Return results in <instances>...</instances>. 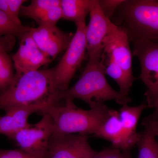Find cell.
Returning <instances> with one entry per match:
<instances>
[{
  "label": "cell",
  "mask_w": 158,
  "mask_h": 158,
  "mask_svg": "<svg viewBox=\"0 0 158 158\" xmlns=\"http://www.w3.org/2000/svg\"><path fill=\"white\" fill-rule=\"evenodd\" d=\"M31 37L47 57L55 59L69 46L74 34L62 31L56 25L40 26L31 28Z\"/></svg>",
  "instance_id": "12"
},
{
  "label": "cell",
  "mask_w": 158,
  "mask_h": 158,
  "mask_svg": "<svg viewBox=\"0 0 158 158\" xmlns=\"http://www.w3.org/2000/svg\"><path fill=\"white\" fill-rule=\"evenodd\" d=\"M138 133L137 144L138 148V158H158V146L156 138L149 127Z\"/></svg>",
  "instance_id": "18"
},
{
  "label": "cell",
  "mask_w": 158,
  "mask_h": 158,
  "mask_svg": "<svg viewBox=\"0 0 158 158\" xmlns=\"http://www.w3.org/2000/svg\"><path fill=\"white\" fill-rule=\"evenodd\" d=\"M93 0H61L62 19L75 23L85 22Z\"/></svg>",
  "instance_id": "16"
},
{
  "label": "cell",
  "mask_w": 158,
  "mask_h": 158,
  "mask_svg": "<svg viewBox=\"0 0 158 158\" xmlns=\"http://www.w3.org/2000/svg\"><path fill=\"white\" fill-rule=\"evenodd\" d=\"M133 54L141 66L140 78L148 90L158 89V42L133 39Z\"/></svg>",
  "instance_id": "9"
},
{
  "label": "cell",
  "mask_w": 158,
  "mask_h": 158,
  "mask_svg": "<svg viewBox=\"0 0 158 158\" xmlns=\"http://www.w3.org/2000/svg\"><path fill=\"white\" fill-rule=\"evenodd\" d=\"M90 21L86 31V47L88 61H101L104 52V41L112 30L114 23L105 16L98 0H93Z\"/></svg>",
  "instance_id": "7"
},
{
  "label": "cell",
  "mask_w": 158,
  "mask_h": 158,
  "mask_svg": "<svg viewBox=\"0 0 158 158\" xmlns=\"http://www.w3.org/2000/svg\"><path fill=\"white\" fill-rule=\"evenodd\" d=\"M117 9L118 24H124L130 40L158 42V0H125Z\"/></svg>",
  "instance_id": "4"
},
{
  "label": "cell",
  "mask_w": 158,
  "mask_h": 158,
  "mask_svg": "<svg viewBox=\"0 0 158 158\" xmlns=\"http://www.w3.org/2000/svg\"><path fill=\"white\" fill-rule=\"evenodd\" d=\"M130 41L126 29L114 23L110 34L104 41L103 54L116 62L129 76L135 77L133 74Z\"/></svg>",
  "instance_id": "11"
},
{
  "label": "cell",
  "mask_w": 158,
  "mask_h": 158,
  "mask_svg": "<svg viewBox=\"0 0 158 158\" xmlns=\"http://www.w3.org/2000/svg\"><path fill=\"white\" fill-rule=\"evenodd\" d=\"M0 158H47L40 157L31 154L23 150L0 149Z\"/></svg>",
  "instance_id": "24"
},
{
  "label": "cell",
  "mask_w": 158,
  "mask_h": 158,
  "mask_svg": "<svg viewBox=\"0 0 158 158\" xmlns=\"http://www.w3.org/2000/svg\"><path fill=\"white\" fill-rule=\"evenodd\" d=\"M144 95L148 108L154 109V113L158 115V89L152 91L147 90Z\"/></svg>",
  "instance_id": "26"
},
{
  "label": "cell",
  "mask_w": 158,
  "mask_h": 158,
  "mask_svg": "<svg viewBox=\"0 0 158 158\" xmlns=\"http://www.w3.org/2000/svg\"><path fill=\"white\" fill-rule=\"evenodd\" d=\"M50 106L37 105L9 109L4 116H0V134L10 138L18 131L31 125L28 122L30 115L37 112L43 114Z\"/></svg>",
  "instance_id": "13"
},
{
  "label": "cell",
  "mask_w": 158,
  "mask_h": 158,
  "mask_svg": "<svg viewBox=\"0 0 158 158\" xmlns=\"http://www.w3.org/2000/svg\"><path fill=\"white\" fill-rule=\"evenodd\" d=\"M13 62L7 52L0 48V94L9 88L14 79Z\"/></svg>",
  "instance_id": "20"
},
{
  "label": "cell",
  "mask_w": 158,
  "mask_h": 158,
  "mask_svg": "<svg viewBox=\"0 0 158 158\" xmlns=\"http://www.w3.org/2000/svg\"><path fill=\"white\" fill-rule=\"evenodd\" d=\"M77 30L69 46L56 68V82L58 88L65 92L85 59L86 47L85 22L76 24Z\"/></svg>",
  "instance_id": "5"
},
{
  "label": "cell",
  "mask_w": 158,
  "mask_h": 158,
  "mask_svg": "<svg viewBox=\"0 0 158 158\" xmlns=\"http://www.w3.org/2000/svg\"><path fill=\"white\" fill-rule=\"evenodd\" d=\"M42 118L35 124L20 130L10 138L20 149L33 155L47 158L49 143L54 132V124L49 115L43 114Z\"/></svg>",
  "instance_id": "6"
},
{
  "label": "cell",
  "mask_w": 158,
  "mask_h": 158,
  "mask_svg": "<svg viewBox=\"0 0 158 158\" xmlns=\"http://www.w3.org/2000/svg\"><path fill=\"white\" fill-rule=\"evenodd\" d=\"M92 158H104V153L103 150L101 152H98L96 155L94 156Z\"/></svg>",
  "instance_id": "29"
},
{
  "label": "cell",
  "mask_w": 158,
  "mask_h": 158,
  "mask_svg": "<svg viewBox=\"0 0 158 158\" xmlns=\"http://www.w3.org/2000/svg\"><path fill=\"white\" fill-rule=\"evenodd\" d=\"M25 0H7L9 7V17L19 25H22L19 18L20 11Z\"/></svg>",
  "instance_id": "23"
},
{
  "label": "cell",
  "mask_w": 158,
  "mask_h": 158,
  "mask_svg": "<svg viewBox=\"0 0 158 158\" xmlns=\"http://www.w3.org/2000/svg\"><path fill=\"white\" fill-rule=\"evenodd\" d=\"M62 100L52 105L42 114L50 116L56 134L94 135L110 113V109L105 104L85 110L77 107L73 100L64 99L63 102Z\"/></svg>",
  "instance_id": "2"
},
{
  "label": "cell",
  "mask_w": 158,
  "mask_h": 158,
  "mask_svg": "<svg viewBox=\"0 0 158 158\" xmlns=\"http://www.w3.org/2000/svg\"><path fill=\"white\" fill-rule=\"evenodd\" d=\"M61 0H33L27 6H23L20 14L36 20L54 7L60 6Z\"/></svg>",
  "instance_id": "19"
},
{
  "label": "cell",
  "mask_w": 158,
  "mask_h": 158,
  "mask_svg": "<svg viewBox=\"0 0 158 158\" xmlns=\"http://www.w3.org/2000/svg\"><path fill=\"white\" fill-rule=\"evenodd\" d=\"M86 135L53 133L49 143L47 158H92L98 152L93 149Z\"/></svg>",
  "instance_id": "8"
},
{
  "label": "cell",
  "mask_w": 158,
  "mask_h": 158,
  "mask_svg": "<svg viewBox=\"0 0 158 158\" xmlns=\"http://www.w3.org/2000/svg\"><path fill=\"white\" fill-rule=\"evenodd\" d=\"M107 58H108L107 65H104L105 73L110 76L118 84L119 88V92L121 94L125 96H129V92L136 78L129 76L113 60L108 57Z\"/></svg>",
  "instance_id": "17"
},
{
  "label": "cell",
  "mask_w": 158,
  "mask_h": 158,
  "mask_svg": "<svg viewBox=\"0 0 158 158\" xmlns=\"http://www.w3.org/2000/svg\"><path fill=\"white\" fill-rule=\"evenodd\" d=\"M148 108L146 102L136 106H131L125 104L122 106L118 112L129 149L137 144L138 133H137L136 129L138 121L142 112Z\"/></svg>",
  "instance_id": "15"
},
{
  "label": "cell",
  "mask_w": 158,
  "mask_h": 158,
  "mask_svg": "<svg viewBox=\"0 0 158 158\" xmlns=\"http://www.w3.org/2000/svg\"><path fill=\"white\" fill-rule=\"evenodd\" d=\"M93 136L110 141L112 143V146L123 151L129 150L119 113L116 110L110 109L108 118Z\"/></svg>",
  "instance_id": "14"
},
{
  "label": "cell",
  "mask_w": 158,
  "mask_h": 158,
  "mask_svg": "<svg viewBox=\"0 0 158 158\" xmlns=\"http://www.w3.org/2000/svg\"><path fill=\"white\" fill-rule=\"evenodd\" d=\"M30 30L19 38V48L12 56L16 76L38 70L53 60L47 57L37 47L31 37Z\"/></svg>",
  "instance_id": "10"
},
{
  "label": "cell",
  "mask_w": 158,
  "mask_h": 158,
  "mask_svg": "<svg viewBox=\"0 0 158 158\" xmlns=\"http://www.w3.org/2000/svg\"><path fill=\"white\" fill-rule=\"evenodd\" d=\"M105 74L102 58L101 61H88L78 81L63 93V98L81 100L90 109L98 107L108 101H115L122 106L131 102L130 96H125L110 86Z\"/></svg>",
  "instance_id": "3"
},
{
  "label": "cell",
  "mask_w": 158,
  "mask_h": 158,
  "mask_svg": "<svg viewBox=\"0 0 158 158\" xmlns=\"http://www.w3.org/2000/svg\"><path fill=\"white\" fill-rule=\"evenodd\" d=\"M142 125L144 127H149L155 135L158 146V115L154 112L144 118Z\"/></svg>",
  "instance_id": "25"
},
{
  "label": "cell",
  "mask_w": 158,
  "mask_h": 158,
  "mask_svg": "<svg viewBox=\"0 0 158 158\" xmlns=\"http://www.w3.org/2000/svg\"><path fill=\"white\" fill-rule=\"evenodd\" d=\"M15 43V37L12 36H3L0 35V48L10 52L13 48Z\"/></svg>",
  "instance_id": "27"
},
{
  "label": "cell",
  "mask_w": 158,
  "mask_h": 158,
  "mask_svg": "<svg viewBox=\"0 0 158 158\" xmlns=\"http://www.w3.org/2000/svg\"><path fill=\"white\" fill-rule=\"evenodd\" d=\"M56 68L15 75L9 88L0 94V110L7 111L17 107L47 105L61 101L64 92L58 88Z\"/></svg>",
  "instance_id": "1"
},
{
  "label": "cell",
  "mask_w": 158,
  "mask_h": 158,
  "mask_svg": "<svg viewBox=\"0 0 158 158\" xmlns=\"http://www.w3.org/2000/svg\"><path fill=\"white\" fill-rule=\"evenodd\" d=\"M30 29V27L17 24L8 15L0 11V35L14 36L19 38Z\"/></svg>",
  "instance_id": "21"
},
{
  "label": "cell",
  "mask_w": 158,
  "mask_h": 158,
  "mask_svg": "<svg viewBox=\"0 0 158 158\" xmlns=\"http://www.w3.org/2000/svg\"><path fill=\"white\" fill-rule=\"evenodd\" d=\"M104 158H129L123 152V151L112 147L103 150Z\"/></svg>",
  "instance_id": "28"
},
{
  "label": "cell",
  "mask_w": 158,
  "mask_h": 158,
  "mask_svg": "<svg viewBox=\"0 0 158 158\" xmlns=\"http://www.w3.org/2000/svg\"><path fill=\"white\" fill-rule=\"evenodd\" d=\"M124 0H99L98 3L105 16L110 19Z\"/></svg>",
  "instance_id": "22"
}]
</instances>
